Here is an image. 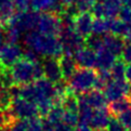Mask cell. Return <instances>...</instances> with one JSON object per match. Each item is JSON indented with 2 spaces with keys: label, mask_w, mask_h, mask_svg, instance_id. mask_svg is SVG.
Wrapping results in <instances>:
<instances>
[{
  "label": "cell",
  "mask_w": 131,
  "mask_h": 131,
  "mask_svg": "<svg viewBox=\"0 0 131 131\" xmlns=\"http://www.w3.org/2000/svg\"><path fill=\"white\" fill-rule=\"evenodd\" d=\"M94 18L90 12H81L74 17V29L83 39L92 35V26Z\"/></svg>",
  "instance_id": "11"
},
{
  "label": "cell",
  "mask_w": 131,
  "mask_h": 131,
  "mask_svg": "<svg viewBox=\"0 0 131 131\" xmlns=\"http://www.w3.org/2000/svg\"><path fill=\"white\" fill-rule=\"evenodd\" d=\"M38 18H39V13L35 11H24V12H17L14 13V15L11 17L7 24L8 26L13 27V28L17 29L21 31L22 34L26 31L29 32L35 30L37 28V24H38Z\"/></svg>",
  "instance_id": "5"
},
{
  "label": "cell",
  "mask_w": 131,
  "mask_h": 131,
  "mask_svg": "<svg viewBox=\"0 0 131 131\" xmlns=\"http://www.w3.org/2000/svg\"><path fill=\"white\" fill-rule=\"evenodd\" d=\"M119 15L120 20L125 23L126 26L125 38H127L129 42H131V8H123Z\"/></svg>",
  "instance_id": "27"
},
{
  "label": "cell",
  "mask_w": 131,
  "mask_h": 131,
  "mask_svg": "<svg viewBox=\"0 0 131 131\" xmlns=\"http://www.w3.org/2000/svg\"><path fill=\"white\" fill-rule=\"evenodd\" d=\"M60 41L63 47V54L72 55L83 47V38L74 29L73 25H62L60 31Z\"/></svg>",
  "instance_id": "4"
},
{
  "label": "cell",
  "mask_w": 131,
  "mask_h": 131,
  "mask_svg": "<svg viewBox=\"0 0 131 131\" xmlns=\"http://www.w3.org/2000/svg\"><path fill=\"white\" fill-rule=\"evenodd\" d=\"M130 89L131 87L127 81L112 79L106 85V87L103 89V94L107 101L114 102L116 100L121 99V97L127 96V94L130 93Z\"/></svg>",
  "instance_id": "10"
},
{
  "label": "cell",
  "mask_w": 131,
  "mask_h": 131,
  "mask_svg": "<svg viewBox=\"0 0 131 131\" xmlns=\"http://www.w3.org/2000/svg\"><path fill=\"white\" fill-rule=\"evenodd\" d=\"M10 74L14 85L24 86L43 78L42 64L21 59L10 68Z\"/></svg>",
  "instance_id": "2"
},
{
  "label": "cell",
  "mask_w": 131,
  "mask_h": 131,
  "mask_svg": "<svg viewBox=\"0 0 131 131\" xmlns=\"http://www.w3.org/2000/svg\"><path fill=\"white\" fill-rule=\"evenodd\" d=\"M73 131H94V130H92L89 126H86V125H79L78 127L73 130Z\"/></svg>",
  "instance_id": "40"
},
{
  "label": "cell",
  "mask_w": 131,
  "mask_h": 131,
  "mask_svg": "<svg viewBox=\"0 0 131 131\" xmlns=\"http://www.w3.org/2000/svg\"><path fill=\"white\" fill-rule=\"evenodd\" d=\"M9 111L11 112L14 118L22 120H29L36 118L37 115L39 114V108L37 104L30 101L24 100L22 97L13 100Z\"/></svg>",
  "instance_id": "6"
},
{
  "label": "cell",
  "mask_w": 131,
  "mask_h": 131,
  "mask_svg": "<svg viewBox=\"0 0 131 131\" xmlns=\"http://www.w3.org/2000/svg\"><path fill=\"white\" fill-rule=\"evenodd\" d=\"M13 97L8 88H0V108L2 111L9 110L11 106Z\"/></svg>",
  "instance_id": "28"
},
{
  "label": "cell",
  "mask_w": 131,
  "mask_h": 131,
  "mask_svg": "<svg viewBox=\"0 0 131 131\" xmlns=\"http://www.w3.org/2000/svg\"><path fill=\"white\" fill-rule=\"evenodd\" d=\"M96 1L97 0H77L75 7H76L77 11L79 13L89 12L90 10H92V8L94 7V4L96 3Z\"/></svg>",
  "instance_id": "30"
},
{
  "label": "cell",
  "mask_w": 131,
  "mask_h": 131,
  "mask_svg": "<svg viewBox=\"0 0 131 131\" xmlns=\"http://www.w3.org/2000/svg\"><path fill=\"white\" fill-rule=\"evenodd\" d=\"M111 121V114L107 108L95 110L93 112L91 120L89 123V127L94 131H102L107 128Z\"/></svg>",
  "instance_id": "16"
},
{
  "label": "cell",
  "mask_w": 131,
  "mask_h": 131,
  "mask_svg": "<svg viewBox=\"0 0 131 131\" xmlns=\"http://www.w3.org/2000/svg\"><path fill=\"white\" fill-rule=\"evenodd\" d=\"M27 131H42V121L37 117L27 120Z\"/></svg>",
  "instance_id": "33"
},
{
  "label": "cell",
  "mask_w": 131,
  "mask_h": 131,
  "mask_svg": "<svg viewBox=\"0 0 131 131\" xmlns=\"http://www.w3.org/2000/svg\"><path fill=\"white\" fill-rule=\"evenodd\" d=\"M121 6V0H97L94 7L92 8L91 14L94 15L95 18H116L123 10Z\"/></svg>",
  "instance_id": "7"
},
{
  "label": "cell",
  "mask_w": 131,
  "mask_h": 131,
  "mask_svg": "<svg viewBox=\"0 0 131 131\" xmlns=\"http://www.w3.org/2000/svg\"><path fill=\"white\" fill-rule=\"evenodd\" d=\"M108 32V23L105 18H94L92 26V35L104 37Z\"/></svg>",
  "instance_id": "25"
},
{
  "label": "cell",
  "mask_w": 131,
  "mask_h": 131,
  "mask_svg": "<svg viewBox=\"0 0 131 131\" xmlns=\"http://www.w3.org/2000/svg\"><path fill=\"white\" fill-rule=\"evenodd\" d=\"M63 123L71 126V127L77 126V124L79 123V113H75V112H65Z\"/></svg>",
  "instance_id": "31"
},
{
  "label": "cell",
  "mask_w": 131,
  "mask_h": 131,
  "mask_svg": "<svg viewBox=\"0 0 131 131\" xmlns=\"http://www.w3.org/2000/svg\"><path fill=\"white\" fill-rule=\"evenodd\" d=\"M118 121L124 126L125 129L131 131V108L124 112L123 114L118 116Z\"/></svg>",
  "instance_id": "32"
},
{
  "label": "cell",
  "mask_w": 131,
  "mask_h": 131,
  "mask_svg": "<svg viewBox=\"0 0 131 131\" xmlns=\"http://www.w3.org/2000/svg\"><path fill=\"white\" fill-rule=\"evenodd\" d=\"M54 131H73V129L71 126H68L62 121V123L54 126Z\"/></svg>",
  "instance_id": "36"
},
{
  "label": "cell",
  "mask_w": 131,
  "mask_h": 131,
  "mask_svg": "<svg viewBox=\"0 0 131 131\" xmlns=\"http://www.w3.org/2000/svg\"><path fill=\"white\" fill-rule=\"evenodd\" d=\"M24 43L27 49H30L39 55L47 59H58L63 55V47L57 36L43 35L37 30L25 34Z\"/></svg>",
  "instance_id": "1"
},
{
  "label": "cell",
  "mask_w": 131,
  "mask_h": 131,
  "mask_svg": "<svg viewBox=\"0 0 131 131\" xmlns=\"http://www.w3.org/2000/svg\"><path fill=\"white\" fill-rule=\"evenodd\" d=\"M125 78L127 79V82L131 85V64H129L127 68H126V75H125Z\"/></svg>",
  "instance_id": "39"
},
{
  "label": "cell",
  "mask_w": 131,
  "mask_h": 131,
  "mask_svg": "<svg viewBox=\"0 0 131 131\" xmlns=\"http://www.w3.org/2000/svg\"><path fill=\"white\" fill-rule=\"evenodd\" d=\"M64 114H65V110L63 108L62 105H54L52 108L50 110V112L47 115V119L49 123L52 125H58L63 121L64 118Z\"/></svg>",
  "instance_id": "24"
},
{
  "label": "cell",
  "mask_w": 131,
  "mask_h": 131,
  "mask_svg": "<svg viewBox=\"0 0 131 131\" xmlns=\"http://www.w3.org/2000/svg\"><path fill=\"white\" fill-rule=\"evenodd\" d=\"M42 131H54V125L49 123L48 120L42 121Z\"/></svg>",
  "instance_id": "38"
},
{
  "label": "cell",
  "mask_w": 131,
  "mask_h": 131,
  "mask_svg": "<svg viewBox=\"0 0 131 131\" xmlns=\"http://www.w3.org/2000/svg\"><path fill=\"white\" fill-rule=\"evenodd\" d=\"M0 131H2V130H1V129H0Z\"/></svg>",
  "instance_id": "43"
},
{
  "label": "cell",
  "mask_w": 131,
  "mask_h": 131,
  "mask_svg": "<svg viewBox=\"0 0 131 131\" xmlns=\"http://www.w3.org/2000/svg\"><path fill=\"white\" fill-rule=\"evenodd\" d=\"M77 65L81 68H90L96 66V52L89 47H82L74 54Z\"/></svg>",
  "instance_id": "13"
},
{
  "label": "cell",
  "mask_w": 131,
  "mask_h": 131,
  "mask_svg": "<svg viewBox=\"0 0 131 131\" xmlns=\"http://www.w3.org/2000/svg\"><path fill=\"white\" fill-rule=\"evenodd\" d=\"M62 28V21L61 17L55 13H41L39 14L37 31L43 35L57 36L60 34Z\"/></svg>",
  "instance_id": "8"
},
{
  "label": "cell",
  "mask_w": 131,
  "mask_h": 131,
  "mask_svg": "<svg viewBox=\"0 0 131 131\" xmlns=\"http://www.w3.org/2000/svg\"><path fill=\"white\" fill-rule=\"evenodd\" d=\"M126 64L124 61H116L115 64L112 66L111 68V76L114 80H124L125 78V75H126Z\"/></svg>",
  "instance_id": "26"
},
{
  "label": "cell",
  "mask_w": 131,
  "mask_h": 131,
  "mask_svg": "<svg viewBox=\"0 0 131 131\" xmlns=\"http://www.w3.org/2000/svg\"><path fill=\"white\" fill-rule=\"evenodd\" d=\"M87 47H89L90 49L94 50L95 52L99 51L104 47V41H103V37L91 35L90 37L87 38Z\"/></svg>",
  "instance_id": "29"
},
{
  "label": "cell",
  "mask_w": 131,
  "mask_h": 131,
  "mask_svg": "<svg viewBox=\"0 0 131 131\" xmlns=\"http://www.w3.org/2000/svg\"><path fill=\"white\" fill-rule=\"evenodd\" d=\"M62 106L65 110V112H75V113H79L78 96L75 95V93H73L72 91L68 92L62 102Z\"/></svg>",
  "instance_id": "23"
},
{
  "label": "cell",
  "mask_w": 131,
  "mask_h": 131,
  "mask_svg": "<svg viewBox=\"0 0 131 131\" xmlns=\"http://www.w3.org/2000/svg\"><path fill=\"white\" fill-rule=\"evenodd\" d=\"M121 3L125 8H131V0H121Z\"/></svg>",
  "instance_id": "42"
},
{
  "label": "cell",
  "mask_w": 131,
  "mask_h": 131,
  "mask_svg": "<svg viewBox=\"0 0 131 131\" xmlns=\"http://www.w3.org/2000/svg\"><path fill=\"white\" fill-rule=\"evenodd\" d=\"M14 0H0V21L8 23L14 15Z\"/></svg>",
  "instance_id": "21"
},
{
  "label": "cell",
  "mask_w": 131,
  "mask_h": 131,
  "mask_svg": "<svg viewBox=\"0 0 131 131\" xmlns=\"http://www.w3.org/2000/svg\"><path fill=\"white\" fill-rule=\"evenodd\" d=\"M60 62V66H61V71H62V75L64 79H68L71 78L75 72L77 71V63L75 61L74 57L72 55H62L59 60Z\"/></svg>",
  "instance_id": "19"
},
{
  "label": "cell",
  "mask_w": 131,
  "mask_h": 131,
  "mask_svg": "<svg viewBox=\"0 0 131 131\" xmlns=\"http://www.w3.org/2000/svg\"><path fill=\"white\" fill-rule=\"evenodd\" d=\"M30 7L32 11L42 13H55L63 14L65 8L59 0H30Z\"/></svg>",
  "instance_id": "12"
},
{
  "label": "cell",
  "mask_w": 131,
  "mask_h": 131,
  "mask_svg": "<svg viewBox=\"0 0 131 131\" xmlns=\"http://www.w3.org/2000/svg\"><path fill=\"white\" fill-rule=\"evenodd\" d=\"M108 23V32L110 35H115L118 37H125L126 26L125 23L120 18H111L107 20Z\"/></svg>",
  "instance_id": "22"
},
{
  "label": "cell",
  "mask_w": 131,
  "mask_h": 131,
  "mask_svg": "<svg viewBox=\"0 0 131 131\" xmlns=\"http://www.w3.org/2000/svg\"><path fill=\"white\" fill-rule=\"evenodd\" d=\"M43 76L52 83H58L62 80L63 75L58 59H47L42 63Z\"/></svg>",
  "instance_id": "14"
},
{
  "label": "cell",
  "mask_w": 131,
  "mask_h": 131,
  "mask_svg": "<svg viewBox=\"0 0 131 131\" xmlns=\"http://www.w3.org/2000/svg\"><path fill=\"white\" fill-rule=\"evenodd\" d=\"M126 129L124 128V126L121 125L118 119L116 118H111V121L108 126H107V131H125Z\"/></svg>",
  "instance_id": "34"
},
{
  "label": "cell",
  "mask_w": 131,
  "mask_h": 131,
  "mask_svg": "<svg viewBox=\"0 0 131 131\" xmlns=\"http://www.w3.org/2000/svg\"><path fill=\"white\" fill-rule=\"evenodd\" d=\"M78 97L79 100H81L86 104H88L92 110L106 108L107 100L104 96V94L99 90H91L85 93V94H80Z\"/></svg>",
  "instance_id": "15"
},
{
  "label": "cell",
  "mask_w": 131,
  "mask_h": 131,
  "mask_svg": "<svg viewBox=\"0 0 131 131\" xmlns=\"http://www.w3.org/2000/svg\"><path fill=\"white\" fill-rule=\"evenodd\" d=\"M130 92H131V89H130Z\"/></svg>",
  "instance_id": "44"
},
{
  "label": "cell",
  "mask_w": 131,
  "mask_h": 131,
  "mask_svg": "<svg viewBox=\"0 0 131 131\" xmlns=\"http://www.w3.org/2000/svg\"><path fill=\"white\" fill-rule=\"evenodd\" d=\"M4 43V28L2 26V22L0 21V46Z\"/></svg>",
  "instance_id": "41"
},
{
  "label": "cell",
  "mask_w": 131,
  "mask_h": 131,
  "mask_svg": "<svg viewBox=\"0 0 131 131\" xmlns=\"http://www.w3.org/2000/svg\"><path fill=\"white\" fill-rule=\"evenodd\" d=\"M97 74L90 68H79L69 78L68 88L73 93L85 94L95 88Z\"/></svg>",
  "instance_id": "3"
},
{
  "label": "cell",
  "mask_w": 131,
  "mask_h": 131,
  "mask_svg": "<svg viewBox=\"0 0 131 131\" xmlns=\"http://www.w3.org/2000/svg\"><path fill=\"white\" fill-rule=\"evenodd\" d=\"M121 57H123V61L125 63L131 64V42H128L127 45H125Z\"/></svg>",
  "instance_id": "35"
},
{
  "label": "cell",
  "mask_w": 131,
  "mask_h": 131,
  "mask_svg": "<svg viewBox=\"0 0 131 131\" xmlns=\"http://www.w3.org/2000/svg\"><path fill=\"white\" fill-rule=\"evenodd\" d=\"M102 131H105V130H102Z\"/></svg>",
  "instance_id": "45"
},
{
  "label": "cell",
  "mask_w": 131,
  "mask_h": 131,
  "mask_svg": "<svg viewBox=\"0 0 131 131\" xmlns=\"http://www.w3.org/2000/svg\"><path fill=\"white\" fill-rule=\"evenodd\" d=\"M131 106V99L128 96L121 97L119 100H116L114 102H111V104L108 105V112L112 115L119 116L120 114H123L124 112L130 108Z\"/></svg>",
  "instance_id": "20"
},
{
  "label": "cell",
  "mask_w": 131,
  "mask_h": 131,
  "mask_svg": "<svg viewBox=\"0 0 131 131\" xmlns=\"http://www.w3.org/2000/svg\"><path fill=\"white\" fill-rule=\"evenodd\" d=\"M59 1L64 8H69V7H74L76 4L77 0H59Z\"/></svg>",
  "instance_id": "37"
},
{
  "label": "cell",
  "mask_w": 131,
  "mask_h": 131,
  "mask_svg": "<svg viewBox=\"0 0 131 131\" xmlns=\"http://www.w3.org/2000/svg\"><path fill=\"white\" fill-rule=\"evenodd\" d=\"M116 55L113 54L110 50H107L105 47H103L102 49L96 51V66L100 71H111L112 66L116 62Z\"/></svg>",
  "instance_id": "17"
},
{
  "label": "cell",
  "mask_w": 131,
  "mask_h": 131,
  "mask_svg": "<svg viewBox=\"0 0 131 131\" xmlns=\"http://www.w3.org/2000/svg\"><path fill=\"white\" fill-rule=\"evenodd\" d=\"M23 57V49L17 43L4 42L0 46V66L3 68L12 67Z\"/></svg>",
  "instance_id": "9"
},
{
  "label": "cell",
  "mask_w": 131,
  "mask_h": 131,
  "mask_svg": "<svg viewBox=\"0 0 131 131\" xmlns=\"http://www.w3.org/2000/svg\"><path fill=\"white\" fill-rule=\"evenodd\" d=\"M103 41H104V47L107 50H110L113 54H115L116 57L121 55L125 48V42L121 37L107 34L106 36L103 37Z\"/></svg>",
  "instance_id": "18"
}]
</instances>
